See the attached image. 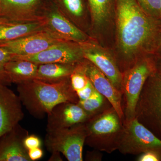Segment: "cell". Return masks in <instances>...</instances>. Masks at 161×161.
Here are the masks:
<instances>
[{
  "label": "cell",
  "mask_w": 161,
  "mask_h": 161,
  "mask_svg": "<svg viewBox=\"0 0 161 161\" xmlns=\"http://www.w3.org/2000/svg\"><path fill=\"white\" fill-rule=\"evenodd\" d=\"M28 156L31 161L37 160L42 158L43 156V151L39 148H34L28 150Z\"/></svg>",
  "instance_id": "28"
},
{
  "label": "cell",
  "mask_w": 161,
  "mask_h": 161,
  "mask_svg": "<svg viewBox=\"0 0 161 161\" xmlns=\"http://www.w3.org/2000/svg\"><path fill=\"white\" fill-rule=\"evenodd\" d=\"M8 22H9V21H8V20L6 19H4V18L0 17V26L3 25V24L8 23Z\"/></svg>",
  "instance_id": "30"
},
{
  "label": "cell",
  "mask_w": 161,
  "mask_h": 161,
  "mask_svg": "<svg viewBox=\"0 0 161 161\" xmlns=\"http://www.w3.org/2000/svg\"><path fill=\"white\" fill-rule=\"evenodd\" d=\"M64 5L67 11L76 17H80L83 14L84 7L81 0H63Z\"/></svg>",
  "instance_id": "24"
},
{
  "label": "cell",
  "mask_w": 161,
  "mask_h": 161,
  "mask_svg": "<svg viewBox=\"0 0 161 161\" xmlns=\"http://www.w3.org/2000/svg\"><path fill=\"white\" fill-rule=\"evenodd\" d=\"M23 117L19 97L0 82V138L14 129Z\"/></svg>",
  "instance_id": "11"
},
{
  "label": "cell",
  "mask_w": 161,
  "mask_h": 161,
  "mask_svg": "<svg viewBox=\"0 0 161 161\" xmlns=\"http://www.w3.org/2000/svg\"><path fill=\"white\" fill-rule=\"evenodd\" d=\"M39 0H1L0 17L11 22H32L45 20L37 14Z\"/></svg>",
  "instance_id": "14"
},
{
  "label": "cell",
  "mask_w": 161,
  "mask_h": 161,
  "mask_svg": "<svg viewBox=\"0 0 161 161\" xmlns=\"http://www.w3.org/2000/svg\"><path fill=\"white\" fill-rule=\"evenodd\" d=\"M64 41L67 40H63L45 30L24 37L0 43V47L7 50L14 56H30Z\"/></svg>",
  "instance_id": "10"
},
{
  "label": "cell",
  "mask_w": 161,
  "mask_h": 161,
  "mask_svg": "<svg viewBox=\"0 0 161 161\" xmlns=\"http://www.w3.org/2000/svg\"><path fill=\"white\" fill-rule=\"evenodd\" d=\"M84 59L80 43L70 41L56 43L36 54L26 56L13 55L12 58V60H28L38 64L48 63L76 64Z\"/></svg>",
  "instance_id": "8"
},
{
  "label": "cell",
  "mask_w": 161,
  "mask_h": 161,
  "mask_svg": "<svg viewBox=\"0 0 161 161\" xmlns=\"http://www.w3.org/2000/svg\"><path fill=\"white\" fill-rule=\"evenodd\" d=\"M17 91L22 104L36 118L48 115L58 104L79 101L70 78L56 82L32 79L18 84Z\"/></svg>",
  "instance_id": "2"
},
{
  "label": "cell",
  "mask_w": 161,
  "mask_h": 161,
  "mask_svg": "<svg viewBox=\"0 0 161 161\" xmlns=\"http://www.w3.org/2000/svg\"><path fill=\"white\" fill-rule=\"evenodd\" d=\"M77 64L48 63L39 64L35 79L48 82L61 81L70 78Z\"/></svg>",
  "instance_id": "19"
},
{
  "label": "cell",
  "mask_w": 161,
  "mask_h": 161,
  "mask_svg": "<svg viewBox=\"0 0 161 161\" xmlns=\"http://www.w3.org/2000/svg\"><path fill=\"white\" fill-rule=\"evenodd\" d=\"M0 2H1V0H0Z\"/></svg>",
  "instance_id": "32"
},
{
  "label": "cell",
  "mask_w": 161,
  "mask_h": 161,
  "mask_svg": "<svg viewBox=\"0 0 161 161\" xmlns=\"http://www.w3.org/2000/svg\"><path fill=\"white\" fill-rule=\"evenodd\" d=\"M47 30L46 21L8 22L0 26V43L24 37Z\"/></svg>",
  "instance_id": "17"
},
{
  "label": "cell",
  "mask_w": 161,
  "mask_h": 161,
  "mask_svg": "<svg viewBox=\"0 0 161 161\" xmlns=\"http://www.w3.org/2000/svg\"><path fill=\"white\" fill-rule=\"evenodd\" d=\"M138 161H161V155L159 153L153 151H148L141 153L137 158Z\"/></svg>",
  "instance_id": "27"
},
{
  "label": "cell",
  "mask_w": 161,
  "mask_h": 161,
  "mask_svg": "<svg viewBox=\"0 0 161 161\" xmlns=\"http://www.w3.org/2000/svg\"><path fill=\"white\" fill-rule=\"evenodd\" d=\"M44 16L47 29L61 39L78 43L90 40L84 32L71 23L58 10L52 11Z\"/></svg>",
  "instance_id": "16"
},
{
  "label": "cell",
  "mask_w": 161,
  "mask_h": 161,
  "mask_svg": "<svg viewBox=\"0 0 161 161\" xmlns=\"http://www.w3.org/2000/svg\"><path fill=\"white\" fill-rule=\"evenodd\" d=\"M28 132L18 125L0 138V161H31L23 144Z\"/></svg>",
  "instance_id": "15"
},
{
  "label": "cell",
  "mask_w": 161,
  "mask_h": 161,
  "mask_svg": "<svg viewBox=\"0 0 161 161\" xmlns=\"http://www.w3.org/2000/svg\"><path fill=\"white\" fill-rule=\"evenodd\" d=\"M157 70L155 56L139 58L132 66L122 72V93L125 101L124 121L135 117V110L146 80Z\"/></svg>",
  "instance_id": "4"
},
{
  "label": "cell",
  "mask_w": 161,
  "mask_h": 161,
  "mask_svg": "<svg viewBox=\"0 0 161 161\" xmlns=\"http://www.w3.org/2000/svg\"><path fill=\"white\" fill-rule=\"evenodd\" d=\"M83 61L84 71L95 90L108 99L112 106L124 121L123 95L111 81L96 66L87 60Z\"/></svg>",
  "instance_id": "13"
},
{
  "label": "cell",
  "mask_w": 161,
  "mask_h": 161,
  "mask_svg": "<svg viewBox=\"0 0 161 161\" xmlns=\"http://www.w3.org/2000/svg\"><path fill=\"white\" fill-rule=\"evenodd\" d=\"M13 55L7 50L0 47V82L6 85L9 83L5 74V65L12 60Z\"/></svg>",
  "instance_id": "23"
},
{
  "label": "cell",
  "mask_w": 161,
  "mask_h": 161,
  "mask_svg": "<svg viewBox=\"0 0 161 161\" xmlns=\"http://www.w3.org/2000/svg\"><path fill=\"white\" fill-rule=\"evenodd\" d=\"M117 150L124 154L153 151L161 155V139L134 117L124 121Z\"/></svg>",
  "instance_id": "7"
},
{
  "label": "cell",
  "mask_w": 161,
  "mask_h": 161,
  "mask_svg": "<svg viewBox=\"0 0 161 161\" xmlns=\"http://www.w3.org/2000/svg\"><path fill=\"white\" fill-rule=\"evenodd\" d=\"M157 66L158 70L161 72V56L159 57H156Z\"/></svg>",
  "instance_id": "29"
},
{
  "label": "cell",
  "mask_w": 161,
  "mask_h": 161,
  "mask_svg": "<svg viewBox=\"0 0 161 161\" xmlns=\"http://www.w3.org/2000/svg\"><path fill=\"white\" fill-rule=\"evenodd\" d=\"M89 119L87 114L78 103L58 104L47 115V131L69 128L84 123Z\"/></svg>",
  "instance_id": "12"
},
{
  "label": "cell",
  "mask_w": 161,
  "mask_h": 161,
  "mask_svg": "<svg viewBox=\"0 0 161 161\" xmlns=\"http://www.w3.org/2000/svg\"><path fill=\"white\" fill-rule=\"evenodd\" d=\"M123 122L113 107L108 108L85 123L87 132L85 143L109 153L117 150Z\"/></svg>",
  "instance_id": "3"
},
{
  "label": "cell",
  "mask_w": 161,
  "mask_h": 161,
  "mask_svg": "<svg viewBox=\"0 0 161 161\" xmlns=\"http://www.w3.org/2000/svg\"><path fill=\"white\" fill-rule=\"evenodd\" d=\"M95 90V87L90 80L86 86L82 90L76 92V93L79 98V100H82L89 98Z\"/></svg>",
  "instance_id": "26"
},
{
  "label": "cell",
  "mask_w": 161,
  "mask_h": 161,
  "mask_svg": "<svg viewBox=\"0 0 161 161\" xmlns=\"http://www.w3.org/2000/svg\"><path fill=\"white\" fill-rule=\"evenodd\" d=\"M24 147L27 150L40 147L42 144L41 140L35 135H28L23 141Z\"/></svg>",
  "instance_id": "25"
},
{
  "label": "cell",
  "mask_w": 161,
  "mask_h": 161,
  "mask_svg": "<svg viewBox=\"0 0 161 161\" xmlns=\"http://www.w3.org/2000/svg\"><path fill=\"white\" fill-rule=\"evenodd\" d=\"M78 103L87 114L89 119L112 107L108 99L96 90L89 98L79 100Z\"/></svg>",
  "instance_id": "21"
},
{
  "label": "cell",
  "mask_w": 161,
  "mask_h": 161,
  "mask_svg": "<svg viewBox=\"0 0 161 161\" xmlns=\"http://www.w3.org/2000/svg\"><path fill=\"white\" fill-rule=\"evenodd\" d=\"M93 24L100 27L108 21L112 9V0H88Z\"/></svg>",
  "instance_id": "20"
},
{
  "label": "cell",
  "mask_w": 161,
  "mask_h": 161,
  "mask_svg": "<svg viewBox=\"0 0 161 161\" xmlns=\"http://www.w3.org/2000/svg\"><path fill=\"white\" fill-rule=\"evenodd\" d=\"M161 56V40L160 42V44L159 48L158 53L157 54L156 57H160Z\"/></svg>",
  "instance_id": "31"
},
{
  "label": "cell",
  "mask_w": 161,
  "mask_h": 161,
  "mask_svg": "<svg viewBox=\"0 0 161 161\" xmlns=\"http://www.w3.org/2000/svg\"><path fill=\"white\" fill-rule=\"evenodd\" d=\"M135 117L161 139V72L158 69L144 84Z\"/></svg>",
  "instance_id": "5"
},
{
  "label": "cell",
  "mask_w": 161,
  "mask_h": 161,
  "mask_svg": "<svg viewBox=\"0 0 161 161\" xmlns=\"http://www.w3.org/2000/svg\"><path fill=\"white\" fill-rule=\"evenodd\" d=\"M144 11L153 17L161 20V0H136Z\"/></svg>",
  "instance_id": "22"
},
{
  "label": "cell",
  "mask_w": 161,
  "mask_h": 161,
  "mask_svg": "<svg viewBox=\"0 0 161 161\" xmlns=\"http://www.w3.org/2000/svg\"><path fill=\"white\" fill-rule=\"evenodd\" d=\"M80 44L84 58L100 70L114 86L122 93V72L115 57L107 50L91 40Z\"/></svg>",
  "instance_id": "9"
},
{
  "label": "cell",
  "mask_w": 161,
  "mask_h": 161,
  "mask_svg": "<svg viewBox=\"0 0 161 161\" xmlns=\"http://www.w3.org/2000/svg\"><path fill=\"white\" fill-rule=\"evenodd\" d=\"M115 23L117 45L126 69L142 57L156 56L161 20L147 14L136 0H116Z\"/></svg>",
  "instance_id": "1"
},
{
  "label": "cell",
  "mask_w": 161,
  "mask_h": 161,
  "mask_svg": "<svg viewBox=\"0 0 161 161\" xmlns=\"http://www.w3.org/2000/svg\"><path fill=\"white\" fill-rule=\"evenodd\" d=\"M87 136L85 123L47 131L45 145L52 153H62L69 161H83L84 145Z\"/></svg>",
  "instance_id": "6"
},
{
  "label": "cell",
  "mask_w": 161,
  "mask_h": 161,
  "mask_svg": "<svg viewBox=\"0 0 161 161\" xmlns=\"http://www.w3.org/2000/svg\"><path fill=\"white\" fill-rule=\"evenodd\" d=\"M39 64L19 59L9 60L5 65V72L9 83L19 84L35 79Z\"/></svg>",
  "instance_id": "18"
}]
</instances>
